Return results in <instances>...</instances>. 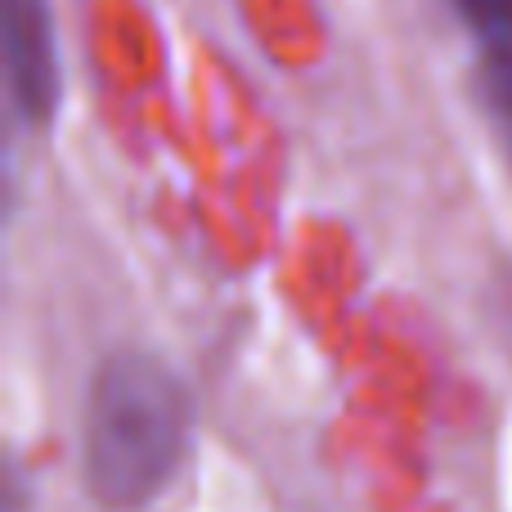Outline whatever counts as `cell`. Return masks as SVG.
<instances>
[{
	"label": "cell",
	"instance_id": "277c9868",
	"mask_svg": "<svg viewBox=\"0 0 512 512\" xmlns=\"http://www.w3.org/2000/svg\"><path fill=\"white\" fill-rule=\"evenodd\" d=\"M454 9L486 50L512 45V0H454Z\"/></svg>",
	"mask_w": 512,
	"mask_h": 512
},
{
	"label": "cell",
	"instance_id": "3957f363",
	"mask_svg": "<svg viewBox=\"0 0 512 512\" xmlns=\"http://www.w3.org/2000/svg\"><path fill=\"white\" fill-rule=\"evenodd\" d=\"M477 95H481V108H486L490 126H495L499 144L512 153V45L486 50L481 72H477Z\"/></svg>",
	"mask_w": 512,
	"mask_h": 512
},
{
	"label": "cell",
	"instance_id": "6da1fadb",
	"mask_svg": "<svg viewBox=\"0 0 512 512\" xmlns=\"http://www.w3.org/2000/svg\"><path fill=\"white\" fill-rule=\"evenodd\" d=\"M194 432V400L180 373L149 351L99 364L81 418L86 490L104 512H140L176 481Z\"/></svg>",
	"mask_w": 512,
	"mask_h": 512
},
{
	"label": "cell",
	"instance_id": "7a4b0ae2",
	"mask_svg": "<svg viewBox=\"0 0 512 512\" xmlns=\"http://www.w3.org/2000/svg\"><path fill=\"white\" fill-rule=\"evenodd\" d=\"M5 86L23 122H50L59 108V45L50 0H0Z\"/></svg>",
	"mask_w": 512,
	"mask_h": 512
}]
</instances>
